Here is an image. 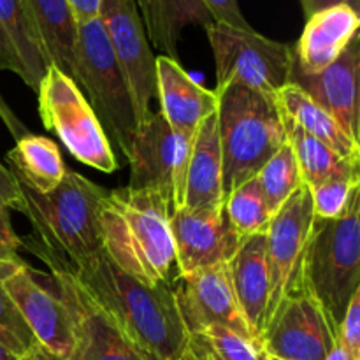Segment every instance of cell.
Instances as JSON below:
<instances>
[{
  "label": "cell",
  "instance_id": "obj_40",
  "mask_svg": "<svg viewBox=\"0 0 360 360\" xmlns=\"http://www.w3.org/2000/svg\"><path fill=\"white\" fill-rule=\"evenodd\" d=\"M32 359V357H30ZM0 360H28V359H21L18 357V355H14L13 352L7 350L4 345H0Z\"/></svg>",
  "mask_w": 360,
  "mask_h": 360
},
{
  "label": "cell",
  "instance_id": "obj_28",
  "mask_svg": "<svg viewBox=\"0 0 360 360\" xmlns=\"http://www.w3.org/2000/svg\"><path fill=\"white\" fill-rule=\"evenodd\" d=\"M186 360H267L259 341L221 326L190 334Z\"/></svg>",
  "mask_w": 360,
  "mask_h": 360
},
{
  "label": "cell",
  "instance_id": "obj_10",
  "mask_svg": "<svg viewBox=\"0 0 360 360\" xmlns=\"http://www.w3.org/2000/svg\"><path fill=\"white\" fill-rule=\"evenodd\" d=\"M4 287L41 350L56 360H69L76 347L77 322L55 276L21 262L7 274Z\"/></svg>",
  "mask_w": 360,
  "mask_h": 360
},
{
  "label": "cell",
  "instance_id": "obj_25",
  "mask_svg": "<svg viewBox=\"0 0 360 360\" xmlns=\"http://www.w3.org/2000/svg\"><path fill=\"white\" fill-rule=\"evenodd\" d=\"M0 25L23 69V83L37 91L49 62L27 0H0Z\"/></svg>",
  "mask_w": 360,
  "mask_h": 360
},
{
  "label": "cell",
  "instance_id": "obj_43",
  "mask_svg": "<svg viewBox=\"0 0 360 360\" xmlns=\"http://www.w3.org/2000/svg\"><path fill=\"white\" fill-rule=\"evenodd\" d=\"M267 360H281V359H274V357H267Z\"/></svg>",
  "mask_w": 360,
  "mask_h": 360
},
{
  "label": "cell",
  "instance_id": "obj_14",
  "mask_svg": "<svg viewBox=\"0 0 360 360\" xmlns=\"http://www.w3.org/2000/svg\"><path fill=\"white\" fill-rule=\"evenodd\" d=\"M172 290L188 334L221 326L255 340L236 299L227 262L190 274H178Z\"/></svg>",
  "mask_w": 360,
  "mask_h": 360
},
{
  "label": "cell",
  "instance_id": "obj_45",
  "mask_svg": "<svg viewBox=\"0 0 360 360\" xmlns=\"http://www.w3.org/2000/svg\"><path fill=\"white\" fill-rule=\"evenodd\" d=\"M183 360H186V359H183Z\"/></svg>",
  "mask_w": 360,
  "mask_h": 360
},
{
  "label": "cell",
  "instance_id": "obj_22",
  "mask_svg": "<svg viewBox=\"0 0 360 360\" xmlns=\"http://www.w3.org/2000/svg\"><path fill=\"white\" fill-rule=\"evenodd\" d=\"M281 116L315 139L336 151L347 160L360 164V144L352 139L336 118L319 102L313 101L301 86L288 83L276 95Z\"/></svg>",
  "mask_w": 360,
  "mask_h": 360
},
{
  "label": "cell",
  "instance_id": "obj_4",
  "mask_svg": "<svg viewBox=\"0 0 360 360\" xmlns=\"http://www.w3.org/2000/svg\"><path fill=\"white\" fill-rule=\"evenodd\" d=\"M217 97L225 200L232 190L259 174L287 141V130L274 95L229 86Z\"/></svg>",
  "mask_w": 360,
  "mask_h": 360
},
{
  "label": "cell",
  "instance_id": "obj_1",
  "mask_svg": "<svg viewBox=\"0 0 360 360\" xmlns=\"http://www.w3.org/2000/svg\"><path fill=\"white\" fill-rule=\"evenodd\" d=\"M150 360H183L190 334L169 283L148 285L129 276L105 253L70 271Z\"/></svg>",
  "mask_w": 360,
  "mask_h": 360
},
{
  "label": "cell",
  "instance_id": "obj_16",
  "mask_svg": "<svg viewBox=\"0 0 360 360\" xmlns=\"http://www.w3.org/2000/svg\"><path fill=\"white\" fill-rule=\"evenodd\" d=\"M51 274L76 315V347L69 360H150L70 274Z\"/></svg>",
  "mask_w": 360,
  "mask_h": 360
},
{
  "label": "cell",
  "instance_id": "obj_23",
  "mask_svg": "<svg viewBox=\"0 0 360 360\" xmlns=\"http://www.w3.org/2000/svg\"><path fill=\"white\" fill-rule=\"evenodd\" d=\"M6 158L20 185L35 193L53 192L65 178L60 148L49 137L27 134L7 151Z\"/></svg>",
  "mask_w": 360,
  "mask_h": 360
},
{
  "label": "cell",
  "instance_id": "obj_19",
  "mask_svg": "<svg viewBox=\"0 0 360 360\" xmlns=\"http://www.w3.org/2000/svg\"><path fill=\"white\" fill-rule=\"evenodd\" d=\"M359 13L347 4L309 16L294 49L295 72L316 74L336 62L359 35Z\"/></svg>",
  "mask_w": 360,
  "mask_h": 360
},
{
  "label": "cell",
  "instance_id": "obj_24",
  "mask_svg": "<svg viewBox=\"0 0 360 360\" xmlns=\"http://www.w3.org/2000/svg\"><path fill=\"white\" fill-rule=\"evenodd\" d=\"M148 41L169 58L178 60V42L188 25L213 23L199 0H136Z\"/></svg>",
  "mask_w": 360,
  "mask_h": 360
},
{
  "label": "cell",
  "instance_id": "obj_38",
  "mask_svg": "<svg viewBox=\"0 0 360 360\" xmlns=\"http://www.w3.org/2000/svg\"><path fill=\"white\" fill-rule=\"evenodd\" d=\"M65 2L69 6L76 25L97 20L101 16L102 0H65Z\"/></svg>",
  "mask_w": 360,
  "mask_h": 360
},
{
  "label": "cell",
  "instance_id": "obj_15",
  "mask_svg": "<svg viewBox=\"0 0 360 360\" xmlns=\"http://www.w3.org/2000/svg\"><path fill=\"white\" fill-rule=\"evenodd\" d=\"M174 262L178 274H190L206 267L225 264L234 257L241 241L236 238L224 207L181 210L169 217Z\"/></svg>",
  "mask_w": 360,
  "mask_h": 360
},
{
  "label": "cell",
  "instance_id": "obj_35",
  "mask_svg": "<svg viewBox=\"0 0 360 360\" xmlns=\"http://www.w3.org/2000/svg\"><path fill=\"white\" fill-rule=\"evenodd\" d=\"M199 4L207 11L213 23L229 25V27L243 28V30L252 28L243 16L238 0H199Z\"/></svg>",
  "mask_w": 360,
  "mask_h": 360
},
{
  "label": "cell",
  "instance_id": "obj_2",
  "mask_svg": "<svg viewBox=\"0 0 360 360\" xmlns=\"http://www.w3.org/2000/svg\"><path fill=\"white\" fill-rule=\"evenodd\" d=\"M32 225L30 241H23L51 273H70L104 253L101 210L108 190L79 172L67 169L63 181L49 193L21 186Z\"/></svg>",
  "mask_w": 360,
  "mask_h": 360
},
{
  "label": "cell",
  "instance_id": "obj_32",
  "mask_svg": "<svg viewBox=\"0 0 360 360\" xmlns=\"http://www.w3.org/2000/svg\"><path fill=\"white\" fill-rule=\"evenodd\" d=\"M360 172L327 179L309 188L316 220H338L359 202Z\"/></svg>",
  "mask_w": 360,
  "mask_h": 360
},
{
  "label": "cell",
  "instance_id": "obj_8",
  "mask_svg": "<svg viewBox=\"0 0 360 360\" xmlns=\"http://www.w3.org/2000/svg\"><path fill=\"white\" fill-rule=\"evenodd\" d=\"M37 95L42 123L76 160L108 174L118 169L111 141L72 77L49 65Z\"/></svg>",
  "mask_w": 360,
  "mask_h": 360
},
{
  "label": "cell",
  "instance_id": "obj_27",
  "mask_svg": "<svg viewBox=\"0 0 360 360\" xmlns=\"http://www.w3.org/2000/svg\"><path fill=\"white\" fill-rule=\"evenodd\" d=\"M283 122L287 139L294 150L295 160H297L299 171H301L302 183L308 188L320 185L327 179L357 174L360 164L343 158L322 141L311 137L288 120L283 118Z\"/></svg>",
  "mask_w": 360,
  "mask_h": 360
},
{
  "label": "cell",
  "instance_id": "obj_34",
  "mask_svg": "<svg viewBox=\"0 0 360 360\" xmlns=\"http://www.w3.org/2000/svg\"><path fill=\"white\" fill-rule=\"evenodd\" d=\"M338 343L352 359L360 360V288L352 295L343 320L338 326Z\"/></svg>",
  "mask_w": 360,
  "mask_h": 360
},
{
  "label": "cell",
  "instance_id": "obj_39",
  "mask_svg": "<svg viewBox=\"0 0 360 360\" xmlns=\"http://www.w3.org/2000/svg\"><path fill=\"white\" fill-rule=\"evenodd\" d=\"M302 9H304L306 16H313V14L320 13V11L330 9V7L341 6V4H347V0H301Z\"/></svg>",
  "mask_w": 360,
  "mask_h": 360
},
{
  "label": "cell",
  "instance_id": "obj_20",
  "mask_svg": "<svg viewBox=\"0 0 360 360\" xmlns=\"http://www.w3.org/2000/svg\"><path fill=\"white\" fill-rule=\"evenodd\" d=\"M185 207H224V162L218 134V112L202 120L193 134L186 169Z\"/></svg>",
  "mask_w": 360,
  "mask_h": 360
},
{
  "label": "cell",
  "instance_id": "obj_26",
  "mask_svg": "<svg viewBox=\"0 0 360 360\" xmlns=\"http://www.w3.org/2000/svg\"><path fill=\"white\" fill-rule=\"evenodd\" d=\"M49 65L74 79L77 25L65 0H27Z\"/></svg>",
  "mask_w": 360,
  "mask_h": 360
},
{
  "label": "cell",
  "instance_id": "obj_37",
  "mask_svg": "<svg viewBox=\"0 0 360 360\" xmlns=\"http://www.w3.org/2000/svg\"><path fill=\"white\" fill-rule=\"evenodd\" d=\"M23 246V239L16 234L11 224L9 211L0 207V262H20L18 250Z\"/></svg>",
  "mask_w": 360,
  "mask_h": 360
},
{
  "label": "cell",
  "instance_id": "obj_18",
  "mask_svg": "<svg viewBox=\"0 0 360 360\" xmlns=\"http://www.w3.org/2000/svg\"><path fill=\"white\" fill-rule=\"evenodd\" d=\"M157 67V98L160 115L174 132L193 137L202 120L217 112L218 97L213 90L197 84L181 67L179 60L160 55Z\"/></svg>",
  "mask_w": 360,
  "mask_h": 360
},
{
  "label": "cell",
  "instance_id": "obj_36",
  "mask_svg": "<svg viewBox=\"0 0 360 360\" xmlns=\"http://www.w3.org/2000/svg\"><path fill=\"white\" fill-rule=\"evenodd\" d=\"M0 207L23 214H27L28 211V204L20 181L2 164H0Z\"/></svg>",
  "mask_w": 360,
  "mask_h": 360
},
{
  "label": "cell",
  "instance_id": "obj_7",
  "mask_svg": "<svg viewBox=\"0 0 360 360\" xmlns=\"http://www.w3.org/2000/svg\"><path fill=\"white\" fill-rule=\"evenodd\" d=\"M206 28L217 67L214 94L229 86H245L264 95H276L294 72V49L285 42L257 34L253 28L210 23Z\"/></svg>",
  "mask_w": 360,
  "mask_h": 360
},
{
  "label": "cell",
  "instance_id": "obj_44",
  "mask_svg": "<svg viewBox=\"0 0 360 360\" xmlns=\"http://www.w3.org/2000/svg\"><path fill=\"white\" fill-rule=\"evenodd\" d=\"M32 359H34V357H32ZM32 359H28V360H32Z\"/></svg>",
  "mask_w": 360,
  "mask_h": 360
},
{
  "label": "cell",
  "instance_id": "obj_12",
  "mask_svg": "<svg viewBox=\"0 0 360 360\" xmlns=\"http://www.w3.org/2000/svg\"><path fill=\"white\" fill-rule=\"evenodd\" d=\"M336 340L338 326L302 285L280 302L264 329L260 345L267 357L326 360Z\"/></svg>",
  "mask_w": 360,
  "mask_h": 360
},
{
  "label": "cell",
  "instance_id": "obj_9",
  "mask_svg": "<svg viewBox=\"0 0 360 360\" xmlns=\"http://www.w3.org/2000/svg\"><path fill=\"white\" fill-rule=\"evenodd\" d=\"M193 137L174 132L160 112L137 127L129 151V188L155 192L165 200L169 213L185 207L186 169Z\"/></svg>",
  "mask_w": 360,
  "mask_h": 360
},
{
  "label": "cell",
  "instance_id": "obj_13",
  "mask_svg": "<svg viewBox=\"0 0 360 360\" xmlns=\"http://www.w3.org/2000/svg\"><path fill=\"white\" fill-rule=\"evenodd\" d=\"M101 21L132 98L137 127L150 118L157 98V67L136 0H102Z\"/></svg>",
  "mask_w": 360,
  "mask_h": 360
},
{
  "label": "cell",
  "instance_id": "obj_33",
  "mask_svg": "<svg viewBox=\"0 0 360 360\" xmlns=\"http://www.w3.org/2000/svg\"><path fill=\"white\" fill-rule=\"evenodd\" d=\"M6 70H11V72H14L16 76H20L21 79H23V69H21L20 65V60H18L9 37H7L2 25H0V72H6ZM0 120H2V123L7 127L11 136H13L16 141L20 139V137L30 134V130L25 127V123L14 115L11 105L7 104L6 98L2 97V94H0Z\"/></svg>",
  "mask_w": 360,
  "mask_h": 360
},
{
  "label": "cell",
  "instance_id": "obj_42",
  "mask_svg": "<svg viewBox=\"0 0 360 360\" xmlns=\"http://www.w3.org/2000/svg\"><path fill=\"white\" fill-rule=\"evenodd\" d=\"M32 360H56V359L49 357L48 354H44V352H41V354H37V355H35V357L32 359Z\"/></svg>",
  "mask_w": 360,
  "mask_h": 360
},
{
  "label": "cell",
  "instance_id": "obj_6",
  "mask_svg": "<svg viewBox=\"0 0 360 360\" xmlns=\"http://www.w3.org/2000/svg\"><path fill=\"white\" fill-rule=\"evenodd\" d=\"M360 202L338 220H316L304 259V287L336 326L360 288Z\"/></svg>",
  "mask_w": 360,
  "mask_h": 360
},
{
  "label": "cell",
  "instance_id": "obj_5",
  "mask_svg": "<svg viewBox=\"0 0 360 360\" xmlns=\"http://www.w3.org/2000/svg\"><path fill=\"white\" fill-rule=\"evenodd\" d=\"M74 81L94 109L109 141L129 157L137 130L132 98L101 18L77 23Z\"/></svg>",
  "mask_w": 360,
  "mask_h": 360
},
{
  "label": "cell",
  "instance_id": "obj_31",
  "mask_svg": "<svg viewBox=\"0 0 360 360\" xmlns=\"http://www.w3.org/2000/svg\"><path fill=\"white\" fill-rule=\"evenodd\" d=\"M20 262H0V345L13 352L21 359H30L41 354L37 340L34 338L32 330L28 329L27 322L21 316L20 309L16 308L11 295L4 287V280L11 273L16 264Z\"/></svg>",
  "mask_w": 360,
  "mask_h": 360
},
{
  "label": "cell",
  "instance_id": "obj_30",
  "mask_svg": "<svg viewBox=\"0 0 360 360\" xmlns=\"http://www.w3.org/2000/svg\"><path fill=\"white\" fill-rule=\"evenodd\" d=\"M255 178L259 181L264 197H266L271 214L276 213L304 185L294 150H292L288 139L264 164V167L260 169Z\"/></svg>",
  "mask_w": 360,
  "mask_h": 360
},
{
  "label": "cell",
  "instance_id": "obj_17",
  "mask_svg": "<svg viewBox=\"0 0 360 360\" xmlns=\"http://www.w3.org/2000/svg\"><path fill=\"white\" fill-rule=\"evenodd\" d=\"M359 69L360 39L355 35L340 58L316 74L292 72L290 83L301 86L309 97L330 112L347 130L348 136L359 143Z\"/></svg>",
  "mask_w": 360,
  "mask_h": 360
},
{
  "label": "cell",
  "instance_id": "obj_11",
  "mask_svg": "<svg viewBox=\"0 0 360 360\" xmlns=\"http://www.w3.org/2000/svg\"><path fill=\"white\" fill-rule=\"evenodd\" d=\"M315 221L311 193L306 185H302L271 218L266 232L269 273L266 326L280 302L304 285L302 271Z\"/></svg>",
  "mask_w": 360,
  "mask_h": 360
},
{
  "label": "cell",
  "instance_id": "obj_3",
  "mask_svg": "<svg viewBox=\"0 0 360 360\" xmlns=\"http://www.w3.org/2000/svg\"><path fill=\"white\" fill-rule=\"evenodd\" d=\"M169 217L158 193L129 186L108 190L101 210L104 253L143 283H169L176 266Z\"/></svg>",
  "mask_w": 360,
  "mask_h": 360
},
{
  "label": "cell",
  "instance_id": "obj_29",
  "mask_svg": "<svg viewBox=\"0 0 360 360\" xmlns=\"http://www.w3.org/2000/svg\"><path fill=\"white\" fill-rule=\"evenodd\" d=\"M224 211L232 232L241 243L252 236L266 234L273 218L257 178L232 190L225 197Z\"/></svg>",
  "mask_w": 360,
  "mask_h": 360
},
{
  "label": "cell",
  "instance_id": "obj_21",
  "mask_svg": "<svg viewBox=\"0 0 360 360\" xmlns=\"http://www.w3.org/2000/svg\"><path fill=\"white\" fill-rule=\"evenodd\" d=\"M227 264L236 299L246 320V326L252 336L260 343L266 326L267 292H269L266 234L252 236L243 241Z\"/></svg>",
  "mask_w": 360,
  "mask_h": 360
},
{
  "label": "cell",
  "instance_id": "obj_41",
  "mask_svg": "<svg viewBox=\"0 0 360 360\" xmlns=\"http://www.w3.org/2000/svg\"><path fill=\"white\" fill-rule=\"evenodd\" d=\"M347 6L352 7L354 11H357L359 13V6H360V0H347Z\"/></svg>",
  "mask_w": 360,
  "mask_h": 360
}]
</instances>
